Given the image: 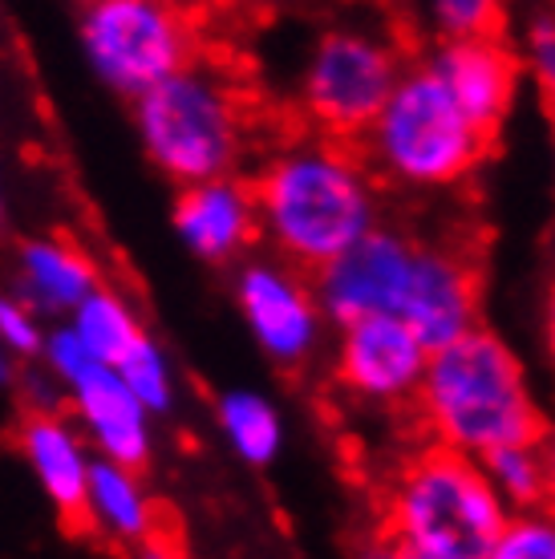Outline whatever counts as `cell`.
Masks as SVG:
<instances>
[{
    "instance_id": "22",
    "label": "cell",
    "mask_w": 555,
    "mask_h": 559,
    "mask_svg": "<svg viewBox=\"0 0 555 559\" xmlns=\"http://www.w3.org/2000/svg\"><path fill=\"white\" fill-rule=\"evenodd\" d=\"M118 373H122V381L134 390V397L151 409L154 418H163V414L175 409V397H179V390H175V365H170V357L163 353V345L154 336H146L139 349L118 365Z\"/></svg>"
},
{
    "instance_id": "20",
    "label": "cell",
    "mask_w": 555,
    "mask_h": 559,
    "mask_svg": "<svg viewBox=\"0 0 555 559\" xmlns=\"http://www.w3.org/2000/svg\"><path fill=\"white\" fill-rule=\"evenodd\" d=\"M491 487L499 490V499L515 511H531V507H547V471H543L540 442H519V447H503L483 459Z\"/></svg>"
},
{
    "instance_id": "10",
    "label": "cell",
    "mask_w": 555,
    "mask_h": 559,
    "mask_svg": "<svg viewBox=\"0 0 555 559\" xmlns=\"http://www.w3.org/2000/svg\"><path fill=\"white\" fill-rule=\"evenodd\" d=\"M426 369L430 345L402 317H365L336 329V385L362 406H414Z\"/></svg>"
},
{
    "instance_id": "9",
    "label": "cell",
    "mask_w": 555,
    "mask_h": 559,
    "mask_svg": "<svg viewBox=\"0 0 555 559\" xmlns=\"http://www.w3.org/2000/svg\"><path fill=\"white\" fill-rule=\"evenodd\" d=\"M236 308L239 321L272 365L300 369L317 357L324 341V308L317 296V280L292 267L280 255L244 260L236 272Z\"/></svg>"
},
{
    "instance_id": "29",
    "label": "cell",
    "mask_w": 555,
    "mask_h": 559,
    "mask_svg": "<svg viewBox=\"0 0 555 559\" xmlns=\"http://www.w3.org/2000/svg\"><path fill=\"white\" fill-rule=\"evenodd\" d=\"M543 345H547V357L555 365V288L547 293V305H543Z\"/></svg>"
},
{
    "instance_id": "16",
    "label": "cell",
    "mask_w": 555,
    "mask_h": 559,
    "mask_svg": "<svg viewBox=\"0 0 555 559\" xmlns=\"http://www.w3.org/2000/svg\"><path fill=\"white\" fill-rule=\"evenodd\" d=\"M97 267L94 260L61 236L25 239L16 252V288L21 300L42 312L45 321H70L78 305L94 293Z\"/></svg>"
},
{
    "instance_id": "32",
    "label": "cell",
    "mask_w": 555,
    "mask_h": 559,
    "mask_svg": "<svg viewBox=\"0 0 555 559\" xmlns=\"http://www.w3.org/2000/svg\"><path fill=\"white\" fill-rule=\"evenodd\" d=\"M248 4H276V0H248Z\"/></svg>"
},
{
    "instance_id": "1",
    "label": "cell",
    "mask_w": 555,
    "mask_h": 559,
    "mask_svg": "<svg viewBox=\"0 0 555 559\" xmlns=\"http://www.w3.org/2000/svg\"><path fill=\"white\" fill-rule=\"evenodd\" d=\"M357 142L317 130L280 142L256 170L260 236L308 276L381 227V187Z\"/></svg>"
},
{
    "instance_id": "19",
    "label": "cell",
    "mask_w": 555,
    "mask_h": 559,
    "mask_svg": "<svg viewBox=\"0 0 555 559\" xmlns=\"http://www.w3.org/2000/svg\"><path fill=\"white\" fill-rule=\"evenodd\" d=\"M66 324L78 333V341L94 353L97 361L114 365V369L151 336L139 317V308L130 305L118 288H110V284H97Z\"/></svg>"
},
{
    "instance_id": "11",
    "label": "cell",
    "mask_w": 555,
    "mask_h": 559,
    "mask_svg": "<svg viewBox=\"0 0 555 559\" xmlns=\"http://www.w3.org/2000/svg\"><path fill=\"white\" fill-rule=\"evenodd\" d=\"M417 243L422 239L381 224L357 248H349L329 267H320L312 280H317V296L329 324L341 329L365 317H398L405 288H410Z\"/></svg>"
},
{
    "instance_id": "2",
    "label": "cell",
    "mask_w": 555,
    "mask_h": 559,
    "mask_svg": "<svg viewBox=\"0 0 555 559\" xmlns=\"http://www.w3.org/2000/svg\"><path fill=\"white\" fill-rule=\"evenodd\" d=\"M414 409L434 447L471 459H486L519 442H540L547 426L528 365L486 324L430 353Z\"/></svg>"
},
{
    "instance_id": "21",
    "label": "cell",
    "mask_w": 555,
    "mask_h": 559,
    "mask_svg": "<svg viewBox=\"0 0 555 559\" xmlns=\"http://www.w3.org/2000/svg\"><path fill=\"white\" fill-rule=\"evenodd\" d=\"M422 16L438 45L503 37L507 0H422Z\"/></svg>"
},
{
    "instance_id": "6",
    "label": "cell",
    "mask_w": 555,
    "mask_h": 559,
    "mask_svg": "<svg viewBox=\"0 0 555 559\" xmlns=\"http://www.w3.org/2000/svg\"><path fill=\"white\" fill-rule=\"evenodd\" d=\"M405 70L410 61L402 41L381 25H329L308 45L296 82V102L308 130L341 142H362Z\"/></svg>"
},
{
    "instance_id": "28",
    "label": "cell",
    "mask_w": 555,
    "mask_h": 559,
    "mask_svg": "<svg viewBox=\"0 0 555 559\" xmlns=\"http://www.w3.org/2000/svg\"><path fill=\"white\" fill-rule=\"evenodd\" d=\"M357 559H402V547L393 544L389 535H381L374 544H365L362 551H357Z\"/></svg>"
},
{
    "instance_id": "24",
    "label": "cell",
    "mask_w": 555,
    "mask_h": 559,
    "mask_svg": "<svg viewBox=\"0 0 555 559\" xmlns=\"http://www.w3.org/2000/svg\"><path fill=\"white\" fill-rule=\"evenodd\" d=\"M45 336H49V329H45V317L37 308L16 293H0V341L21 361H42Z\"/></svg>"
},
{
    "instance_id": "4",
    "label": "cell",
    "mask_w": 555,
    "mask_h": 559,
    "mask_svg": "<svg viewBox=\"0 0 555 559\" xmlns=\"http://www.w3.org/2000/svg\"><path fill=\"white\" fill-rule=\"evenodd\" d=\"M491 142L495 134L462 110L430 61H414L357 146L381 182L402 191H446L483 167Z\"/></svg>"
},
{
    "instance_id": "26",
    "label": "cell",
    "mask_w": 555,
    "mask_h": 559,
    "mask_svg": "<svg viewBox=\"0 0 555 559\" xmlns=\"http://www.w3.org/2000/svg\"><path fill=\"white\" fill-rule=\"evenodd\" d=\"M21 357H16L4 341H0V390H16L21 381H25V369H21Z\"/></svg>"
},
{
    "instance_id": "5",
    "label": "cell",
    "mask_w": 555,
    "mask_h": 559,
    "mask_svg": "<svg viewBox=\"0 0 555 559\" xmlns=\"http://www.w3.org/2000/svg\"><path fill=\"white\" fill-rule=\"evenodd\" d=\"M511 519L483 459L446 447L417 450L386 495V535L438 559H483Z\"/></svg>"
},
{
    "instance_id": "12",
    "label": "cell",
    "mask_w": 555,
    "mask_h": 559,
    "mask_svg": "<svg viewBox=\"0 0 555 559\" xmlns=\"http://www.w3.org/2000/svg\"><path fill=\"white\" fill-rule=\"evenodd\" d=\"M175 236L203 264H232L260 239V203L256 187L239 175L179 187L170 207Z\"/></svg>"
},
{
    "instance_id": "30",
    "label": "cell",
    "mask_w": 555,
    "mask_h": 559,
    "mask_svg": "<svg viewBox=\"0 0 555 559\" xmlns=\"http://www.w3.org/2000/svg\"><path fill=\"white\" fill-rule=\"evenodd\" d=\"M540 90H543V98H547V110L555 114V73H547V78H540Z\"/></svg>"
},
{
    "instance_id": "3",
    "label": "cell",
    "mask_w": 555,
    "mask_h": 559,
    "mask_svg": "<svg viewBox=\"0 0 555 559\" xmlns=\"http://www.w3.org/2000/svg\"><path fill=\"white\" fill-rule=\"evenodd\" d=\"M130 110L146 163L175 187L236 175L248 154L244 94L236 78L203 53L130 102Z\"/></svg>"
},
{
    "instance_id": "34",
    "label": "cell",
    "mask_w": 555,
    "mask_h": 559,
    "mask_svg": "<svg viewBox=\"0 0 555 559\" xmlns=\"http://www.w3.org/2000/svg\"><path fill=\"white\" fill-rule=\"evenodd\" d=\"M0 219H4V199H0Z\"/></svg>"
},
{
    "instance_id": "14",
    "label": "cell",
    "mask_w": 555,
    "mask_h": 559,
    "mask_svg": "<svg viewBox=\"0 0 555 559\" xmlns=\"http://www.w3.org/2000/svg\"><path fill=\"white\" fill-rule=\"evenodd\" d=\"M16 450L57 515L73 527H85L97 454L85 442L82 426L66 409H28L16 426Z\"/></svg>"
},
{
    "instance_id": "33",
    "label": "cell",
    "mask_w": 555,
    "mask_h": 559,
    "mask_svg": "<svg viewBox=\"0 0 555 559\" xmlns=\"http://www.w3.org/2000/svg\"><path fill=\"white\" fill-rule=\"evenodd\" d=\"M170 4H187V9H191V4H194V0H170Z\"/></svg>"
},
{
    "instance_id": "13",
    "label": "cell",
    "mask_w": 555,
    "mask_h": 559,
    "mask_svg": "<svg viewBox=\"0 0 555 559\" xmlns=\"http://www.w3.org/2000/svg\"><path fill=\"white\" fill-rule=\"evenodd\" d=\"M426 345L442 349L479 329V272L462 252L442 243H417L410 288L398 312Z\"/></svg>"
},
{
    "instance_id": "25",
    "label": "cell",
    "mask_w": 555,
    "mask_h": 559,
    "mask_svg": "<svg viewBox=\"0 0 555 559\" xmlns=\"http://www.w3.org/2000/svg\"><path fill=\"white\" fill-rule=\"evenodd\" d=\"M543 471H547V507H555V421H547L540 433Z\"/></svg>"
},
{
    "instance_id": "23",
    "label": "cell",
    "mask_w": 555,
    "mask_h": 559,
    "mask_svg": "<svg viewBox=\"0 0 555 559\" xmlns=\"http://www.w3.org/2000/svg\"><path fill=\"white\" fill-rule=\"evenodd\" d=\"M483 559H555V507L515 511Z\"/></svg>"
},
{
    "instance_id": "35",
    "label": "cell",
    "mask_w": 555,
    "mask_h": 559,
    "mask_svg": "<svg viewBox=\"0 0 555 559\" xmlns=\"http://www.w3.org/2000/svg\"><path fill=\"white\" fill-rule=\"evenodd\" d=\"M547 4H552V9H555V0H547Z\"/></svg>"
},
{
    "instance_id": "15",
    "label": "cell",
    "mask_w": 555,
    "mask_h": 559,
    "mask_svg": "<svg viewBox=\"0 0 555 559\" xmlns=\"http://www.w3.org/2000/svg\"><path fill=\"white\" fill-rule=\"evenodd\" d=\"M430 70L446 82L462 110L486 134H499L511 118L519 82H523V57L503 37H479V41H442L430 49Z\"/></svg>"
},
{
    "instance_id": "27",
    "label": "cell",
    "mask_w": 555,
    "mask_h": 559,
    "mask_svg": "<svg viewBox=\"0 0 555 559\" xmlns=\"http://www.w3.org/2000/svg\"><path fill=\"white\" fill-rule=\"evenodd\" d=\"M134 559H187L179 544H170L167 535L158 532L154 539H146L142 547H134Z\"/></svg>"
},
{
    "instance_id": "8",
    "label": "cell",
    "mask_w": 555,
    "mask_h": 559,
    "mask_svg": "<svg viewBox=\"0 0 555 559\" xmlns=\"http://www.w3.org/2000/svg\"><path fill=\"white\" fill-rule=\"evenodd\" d=\"M42 365L61 381L66 409L82 426L97 459L146 471L154 454V414L134 397L122 373L97 361L66 321L54 324L45 336Z\"/></svg>"
},
{
    "instance_id": "17",
    "label": "cell",
    "mask_w": 555,
    "mask_h": 559,
    "mask_svg": "<svg viewBox=\"0 0 555 559\" xmlns=\"http://www.w3.org/2000/svg\"><path fill=\"white\" fill-rule=\"evenodd\" d=\"M85 527H94L102 539L122 547H142L158 535V507L142 483V471L97 459L90 478V503H85Z\"/></svg>"
},
{
    "instance_id": "7",
    "label": "cell",
    "mask_w": 555,
    "mask_h": 559,
    "mask_svg": "<svg viewBox=\"0 0 555 559\" xmlns=\"http://www.w3.org/2000/svg\"><path fill=\"white\" fill-rule=\"evenodd\" d=\"M78 45L97 82L139 102L199 57V28L191 9L170 0H82Z\"/></svg>"
},
{
    "instance_id": "31",
    "label": "cell",
    "mask_w": 555,
    "mask_h": 559,
    "mask_svg": "<svg viewBox=\"0 0 555 559\" xmlns=\"http://www.w3.org/2000/svg\"><path fill=\"white\" fill-rule=\"evenodd\" d=\"M402 559H438V556H426V551H410V547H402Z\"/></svg>"
},
{
    "instance_id": "18",
    "label": "cell",
    "mask_w": 555,
    "mask_h": 559,
    "mask_svg": "<svg viewBox=\"0 0 555 559\" xmlns=\"http://www.w3.org/2000/svg\"><path fill=\"white\" fill-rule=\"evenodd\" d=\"M215 426H220L227 450L248 466H272L284 450V414L260 390H227L215 402Z\"/></svg>"
}]
</instances>
